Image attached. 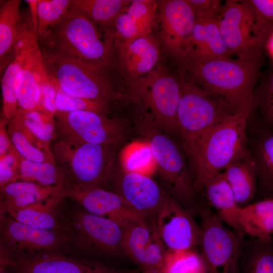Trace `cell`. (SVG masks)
Here are the masks:
<instances>
[{
	"label": "cell",
	"mask_w": 273,
	"mask_h": 273,
	"mask_svg": "<svg viewBox=\"0 0 273 273\" xmlns=\"http://www.w3.org/2000/svg\"><path fill=\"white\" fill-rule=\"evenodd\" d=\"M38 38L30 16L22 19L16 43L22 56L17 99L19 108L26 110L38 109L39 82L47 74Z\"/></svg>",
	"instance_id": "obj_14"
},
{
	"label": "cell",
	"mask_w": 273,
	"mask_h": 273,
	"mask_svg": "<svg viewBox=\"0 0 273 273\" xmlns=\"http://www.w3.org/2000/svg\"><path fill=\"white\" fill-rule=\"evenodd\" d=\"M14 117L36 139L51 147L56 132L54 114L39 109L26 110L19 108Z\"/></svg>",
	"instance_id": "obj_34"
},
{
	"label": "cell",
	"mask_w": 273,
	"mask_h": 273,
	"mask_svg": "<svg viewBox=\"0 0 273 273\" xmlns=\"http://www.w3.org/2000/svg\"><path fill=\"white\" fill-rule=\"evenodd\" d=\"M21 58L20 49L16 44L14 58L6 67L1 79L3 117L8 121L15 116L19 108L17 87L20 78Z\"/></svg>",
	"instance_id": "obj_35"
},
{
	"label": "cell",
	"mask_w": 273,
	"mask_h": 273,
	"mask_svg": "<svg viewBox=\"0 0 273 273\" xmlns=\"http://www.w3.org/2000/svg\"><path fill=\"white\" fill-rule=\"evenodd\" d=\"M65 184L47 187L17 180L1 187L0 208L5 211L23 208L61 193Z\"/></svg>",
	"instance_id": "obj_28"
},
{
	"label": "cell",
	"mask_w": 273,
	"mask_h": 273,
	"mask_svg": "<svg viewBox=\"0 0 273 273\" xmlns=\"http://www.w3.org/2000/svg\"><path fill=\"white\" fill-rule=\"evenodd\" d=\"M0 264L9 260L68 247L64 233L37 228L13 219L0 210Z\"/></svg>",
	"instance_id": "obj_12"
},
{
	"label": "cell",
	"mask_w": 273,
	"mask_h": 273,
	"mask_svg": "<svg viewBox=\"0 0 273 273\" xmlns=\"http://www.w3.org/2000/svg\"><path fill=\"white\" fill-rule=\"evenodd\" d=\"M30 9V16L35 28L37 29V6L39 0H26Z\"/></svg>",
	"instance_id": "obj_47"
},
{
	"label": "cell",
	"mask_w": 273,
	"mask_h": 273,
	"mask_svg": "<svg viewBox=\"0 0 273 273\" xmlns=\"http://www.w3.org/2000/svg\"><path fill=\"white\" fill-rule=\"evenodd\" d=\"M157 18L165 49L184 60L196 20L193 8L187 0L159 1Z\"/></svg>",
	"instance_id": "obj_19"
},
{
	"label": "cell",
	"mask_w": 273,
	"mask_h": 273,
	"mask_svg": "<svg viewBox=\"0 0 273 273\" xmlns=\"http://www.w3.org/2000/svg\"><path fill=\"white\" fill-rule=\"evenodd\" d=\"M22 157L12 146L9 152L0 158V186L17 181Z\"/></svg>",
	"instance_id": "obj_42"
},
{
	"label": "cell",
	"mask_w": 273,
	"mask_h": 273,
	"mask_svg": "<svg viewBox=\"0 0 273 273\" xmlns=\"http://www.w3.org/2000/svg\"><path fill=\"white\" fill-rule=\"evenodd\" d=\"M254 107L259 110L263 124L273 130V73L253 94Z\"/></svg>",
	"instance_id": "obj_41"
},
{
	"label": "cell",
	"mask_w": 273,
	"mask_h": 273,
	"mask_svg": "<svg viewBox=\"0 0 273 273\" xmlns=\"http://www.w3.org/2000/svg\"><path fill=\"white\" fill-rule=\"evenodd\" d=\"M240 273H273V236L264 239L244 238Z\"/></svg>",
	"instance_id": "obj_31"
},
{
	"label": "cell",
	"mask_w": 273,
	"mask_h": 273,
	"mask_svg": "<svg viewBox=\"0 0 273 273\" xmlns=\"http://www.w3.org/2000/svg\"><path fill=\"white\" fill-rule=\"evenodd\" d=\"M193 8L196 18L218 20L223 6L219 0H187Z\"/></svg>",
	"instance_id": "obj_44"
},
{
	"label": "cell",
	"mask_w": 273,
	"mask_h": 273,
	"mask_svg": "<svg viewBox=\"0 0 273 273\" xmlns=\"http://www.w3.org/2000/svg\"><path fill=\"white\" fill-rule=\"evenodd\" d=\"M114 48L119 68L129 82L152 72L160 57L159 42L151 33L127 41L115 39Z\"/></svg>",
	"instance_id": "obj_21"
},
{
	"label": "cell",
	"mask_w": 273,
	"mask_h": 273,
	"mask_svg": "<svg viewBox=\"0 0 273 273\" xmlns=\"http://www.w3.org/2000/svg\"><path fill=\"white\" fill-rule=\"evenodd\" d=\"M218 21L230 54L243 59L262 62L263 49L272 31L244 1L227 0Z\"/></svg>",
	"instance_id": "obj_9"
},
{
	"label": "cell",
	"mask_w": 273,
	"mask_h": 273,
	"mask_svg": "<svg viewBox=\"0 0 273 273\" xmlns=\"http://www.w3.org/2000/svg\"><path fill=\"white\" fill-rule=\"evenodd\" d=\"M130 2L127 0H72L71 8L106 31Z\"/></svg>",
	"instance_id": "obj_33"
},
{
	"label": "cell",
	"mask_w": 273,
	"mask_h": 273,
	"mask_svg": "<svg viewBox=\"0 0 273 273\" xmlns=\"http://www.w3.org/2000/svg\"><path fill=\"white\" fill-rule=\"evenodd\" d=\"M40 50L76 57L113 68L114 42L97 26L71 7L57 24L38 38Z\"/></svg>",
	"instance_id": "obj_3"
},
{
	"label": "cell",
	"mask_w": 273,
	"mask_h": 273,
	"mask_svg": "<svg viewBox=\"0 0 273 273\" xmlns=\"http://www.w3.org/2000/svg\"><path fill=\"white\" fill-rule=\"evenodd\" d=\"M62 223L68 246L84 253L117 256L123 252V228L117 223L91 213L77 205L61 208Z\"/></svg>",
	"instance_id": "obj_7"
},
{
	"label": "cell",
	"mask_w": 273,
	"mask_h": 273,
	"mask_svg": "<svg viewBox=\"0 0 273 273\" xmlns=\"http://www.w3.org/2000/svg\"><path fill=\"white\" fill-rule=\"evenodd\" d=\"M195 212L169 196L156 220L157 230L167 250L199 247L201 230L194 218Z\"/></svg>",
	"instance_id": "obj_18"
},
{
	"label": "cell",
	"mask_w": 273,
	"mask_h": 273,
	"mask_svg": "<svg viewBox=\"0 0 273 273\" xmlns=\"http://www.w3.org/2000/svg\"><path fill=\"white\" fill-rule=\"evenodd\" d=\"M158 1H130L105 33L121 41L151 33L158 15Z\"/></svg>",
	"instance_id": "obj_22"
},
{
	"label": "cell",
	"mask_w": 273,
	"mask_h": 273,
	"mask_svg": "<svg viewBox=\"0 0 273 273\" xmlns=\"http://www.w3.org/2000/svg\"><path fill=\"white\" fill-rule=\"evenodd\" d=\"M9 121L3 117L0 122V158L3 157L10 150L12 144L9 137L7 124Z\"/></svg>",
	"instance_id": "obj_46"
},
{
	"label": "cell",
	"mask_w": 273,
	"mask_h": 273,
	"mask_svg": "<svg viewBox=\"0 0 273 273\" xmlns=\"http://www.w3.org/2000/svg\"><path fill=\"white\" fill-rule=\"evenodd\" d=\"M245 3L271 31L273 30V0H245Z\"/></svg>",
	"instance_id": "obj_45"
},
{
	"label": "cell",
	"mask_w": 273,
	"mask_h": 273,
	"mask_svg": "<svg viewBox=\"0 0 273 273\" xmlns=\"http://www.w3.org/2000/svg\"><path fill=\"white\" fill-rule=\"evenodd\" d=\"M0 273H10L5 268L0 267Z\"/></svg>",
	"instance_id": "obj_49"
},
{
	"label": "cell",
	"mask_w": 273,
	"mask_h": 273,
	"mask_svg": "<svg viewBox=\"0 0 273 273\" xmlns=\"http://www.w3.org/2000/svg\"><path fill=\"white\" fill-rule=\"evenodd\" d=\"M129 96L146 109L165 131L179 133L177 120L181 84L171 75L156 70L129 82Z\"/></svg>",
	"instance_id": "obj_11"
},
{
	"label": "cell",
	"mask_w": 273,
	"mask_h": 273,
	"mask_svg": "<svg viewBox=\"0 0 273 273\" xmlns=\"http://www.w3.org/2000/svg\"><path fill=\"white\" fill-rule=\"evenodd\" d=\"M251 143L257 183L258 200L273 199V130L263 123L255 127Z\"/></svg>",
	"instance_id": "obj_24"
},
{
	"label": "cell",
	"mask_w": 273,
	"mask_h": 273,
	"mask_svg": "<svg viewBox=\"0 0 273 273\" xmlns=\"http://www.w3.org/2000/svg\"><path fill=\"white\" fill-rule=\"evenodd\" d=\"M41 50L47 73L52 82L66 93L110 104L119 96L109 68L86 60Z\"/></svg>",
	"instance_id": "obj_4"
},
{
	"label": "cell",
	"mask_w": 273,
	"mask_h": 273,
	"mask_svg": "<svg viewBox=\"0 0 273 273\" xmlns=\"http://www.w3.org/2000/svg\"><path fill=\"white\" fill-rule=\"evenodd\" d=\"M17 180H26L47 187H56L65 184L62 174L52 162H36L22 158Z\"/></svg>",
	"instance_id": "obj_36"
},
{
	"label": "cell",
	"mask_w": 273,
	"mask_h": 273,
	"mask_svg": "<svg viewBox=\"0 0 273 273\" xmlns=\"http://www.w3.org/2000/svg\"><path fill=\"white\" fill-rule=\"evenodd\" d=\"M122 171L149 176L156 164L149 145L146 142L131 144L121 153Z\"/></svg>",
	"instance_id": "obj_38"
},
{
	"label": "cell",
	"mask_w": 273,
	"mask_h": 273,
	"mask_svg": "<svg viewBox=\"0 0 273 273\" xmlns=\"http://www.w3.org/2000/svg\"><path fill=\"white\" fill-rule=\"evenodd\" d=\"M239 222L245 235L258 239L273 236V199H264L241 207Z\"/></svg>",
	"instance_id": "obj_30"
},
{
	"label": "cell",
	"mask_w": 273,
	"mask_h": 273,
	"mask_svg": "<svg viewBox=\"0 0 273 273\" xmlns=\"http://www.w3.org/2000/svg\"><path fill=\"white\" fill-rule=\"evenodd\" d=\"M0 266L10 273H141L139 267L119 269L97 261L71 258L61 251L12 259Z\"/></svg>",
	"instance_id": "obj_15"
},
{
	"label": "cell",
	"mask_w": 273,
	"mask_h": 273,
	"mask_svg": "<svg viewBox=\"0 0 273 273\" xmlns=\"http://www.w3.org/2000/svg\"><path fill=\"white\" fill-rule=\"evenodd\" d=\"M7 130L13 146L23 158L36 162L56 163L51 147L36 139L14 117L8 121Z\"/></svg>",
	"instance_id": "obj_32"
},
{
	"label": "cell",
	"mask_w": 273,
	"mask_h": 273,
	"mask_svg": "<svg viewBox=\"0 0 273 273\" xmlns=\"http://www.w3.org/2000/svg\"><path fill=\"white\" fill-rule=\"evenodd\" d=\"M253 107V96L202 139L183 149L194 172L196 193L248 149L247 122Z\"/></svg>",
	"instance_id": "obj_1"
},
{
	"label": "cell",
	"mask_w": 273,
	"mask_h": 273,
	"mask_svg": "<svg viewBox=\"0 0 273 273\" xmlns=\"http://www.w3.org/2000/svg\"><path fill=\"white\" fill-rule=\"evenodd\" d=\"M185 63L191 76L201 88L237 110L253 96L261 62L219 58Z\"/></svg>",
	"instance_id": "obj_5"
},
{
	"label": "cell",
	"mask_w": 273,
	"mask_h": 273,
	"mask_svg": "<svg viewBox=\"0 0 273 273\" xmlns=\"http://www.w3.org/2000/svg\"><path fill=\"white\" fill-rule=\"evenodd\" d=\"M116 148L60 138L51 144L52 153L65 185L104 189L114 174Z\"/></svg>",
	"instance_id": "obj_6"
},
{
	"label": "cell",
	"mask_w": 273,
	"mask_h": 273,
	"mask_svg": "<svg viewBox=\"0 0 273 273\" xmlns=\"http://www.w3.org/2000/svg\"><path fill=\"white\" fill-rule=\"evenodd\" d=\"M64 198L61 192L23 208L4 211L20 222L37 228L64 233L60 206Z\"/></svg>",
	"instance_id": "obj_27"
},
{
	"label": "cell",
	"mask_w": 273,
	"mask_h": 273,
	"mask_svg": "<svg viewBox=\"0 0 273 273\" xmlns=\"http://www.w3.org/2000/svg\"><path fill=\"white\" fill-rule=\"evenodd\" d=\"M134 106L136 129L149 145L169 194L185 208L195 211L196 193L184 153L146 109Z\"/></svg>",
	"instance_id": "obj_2"
},
{
	"label": "cell",
	"mask_w": 273,
	"mask_h": 273,
	"mask_svg": "<svg viewBox=\"0 0 273 273\" xmlns=\"http://www.w3.org/2000/svg\"><path fill=\"white\" fill-rule=\"evenodd\" d=\"M201 236L199 248L206 273H240L245 234L226 227L208 205L198 204Z\"/></svg>",
	"instance_id": "obj_10"
},
{
	"label": "cell",
	"mask_w": 273,
	"mask_h": 273,
	"mask_svg": "<svg viewBox=\"0 0 273 273\" xmlns=\"http://www.w3.org/2000/svg\"><path fill=\"white\" fill-rule=\"evenodd\" d=\"M123 228V252L138 266L141 273H162L166 250L156 220L146 218Z\"/></svg>",
	"instance_id": "obj_16"
},
{
	"label": "cell",
	"mask_w": 273,
	"mask_h": 273,
	"mask_svg": "<svg viewBox=\"0 0 273 273\" xmlns=\"http://www.w3.org/2000/svg\"><path fill=\"white\" fill-rule=\"evenodd\" d=\"M72 3V0H39L37 6L38 38L65 16Z\"/></svg>",
	"instance_id": "obj_39"
},
{
	"label": "cell",
	"mask_w": 273,
	"mask_h": 273,
	"mask_svg": "<svg viewBox=\"0 0 273 273\" xmlns=\"http://www.w3.org/2000/svg\"><path fill=\"white\" fill-rule=\"evenodd\" d=\"M177 120L183 148L202 139L237 110L192 82H180Z\"/></svg>",
	"instance_id": "obj_8"
},
{
	"label": "cell",
	"mask_w": 273,
	"mask_h": 273,
	"mask_svg": "<svg viewBox=\"0 0 273 273\" xmlns=\"http://www.w3.org/2000/svg\"><path fill=\"white\" fill-rule=\"evenodd\" d=\"M115 192L131 208L147 218L156 220L170 195L150 176L122 170L114 174Z\"/></svg>",
	"instance_id": "obj_20"
},
{
	"label": "cell",
	"mask_w": 273,
	"mask_h": 273,
	"mask_svg": "<svg viewBox=\"0 0 273 273\" xmlns=\"http://www.w3.org/2000/svg\"><path fill=\"white\" fill-rule=\"evenodd\" d=\"M54 116L60 139L117 147L125 136V126L116 118L88 111H57Z\"/></svg>",
	"instance_id": "obj_13"
},
{
	"label": "cell",
	"mask_w": 273,
	"mask_h": 273,
	"mask_svg": "<svg viewBox=\"0 0 273 273\" xmlns=\"http://www.w3.org/2000/svg\"><path fill=\"white\" fill-rule=\"evenodd\" d=\"M222 172L239 206L251 203L256 195L257 183L255 163L249 149L229 164Z\"/></svg>",
	"instance_id": "obj_26"
},
{
	"label": "cell",
	"mask_w": 273,
	"mask_h": 273,
	"mask_svg": "<svg viewBox=\"0 0 273 273\" xmlns=\"http://www.w3.org/2000/svg\"><path fill=\"white\" fill-rule=\"evenodd\" d=\"M54 85L56 88V107L57 111H88L105 115L109 112L110 106L108 105L98 101L70 95L58 86Z\"/></svg>",
	"instance_id": "obj_40"
},
{
	"label": "cell",
	"mask_w": 273,
	"mask_h": 273,
	"mask_svg": "<svg viewBox=\"0 0 273 273\" xmlns=\"http://www.w3.org/2000/svg\"><path fill=\"white\" fill-rule=\"evenodd\" d=\"M203 190L208 205L215 210L220 219L232 230L244 233L239 222L241 207L222 171L210 178Z\"/></svg>",
	"instance_id": "obj_25"
},
{
	"label": "cell",
	"mask_w": 273,
	"mask_h": 273,
	"mask_svg": "<svg viewBox=\"0 0 273 273\" xmlns=\"http://www.w3.org/2000/svg\"><path fill=\"white\" fill-rule=\"evenodd\" d=\"M39 89L40 98L38 109L55 115L57 112L56 107V88L48 74L43 77L39 82Z\"/></svg>",
	"instance_id": "obj_43"
},
{
	"label": "cell",
	"mask_w": 273,
	"mask_h": 273,
	"mask_svg": "<svg viewBox=\"0 0 273 273\" xmlns=\"http://www.w3.org/2000/svg\"><path fill=\"white\" fill-rule=\"evenodd\" d=\"M61 193L87 211L109 219L122 227L147 218L129 207L115 192L104 188L66 185Z\"/></svg>",
	"instance_id": "obj_17"
},
{
	"label": "cell",
	"mask_w": 273,
	"mask_h": 273,
	"mask_svg": "<svg viewBox=\"0 0 273 273\" xmlns=\"http://www.w3.org/2000/svg\"><path fill=\"white\" fill-rule=\"evenodd\" d=\"M265 46L269 55L273 58V30L268 35L265 41Z\"/></svg>",
	"instance_id": "obj_48"
},
{
	"label": "cell",
	"mask_w": 273,
	"mask_h": 273,
	"mask_svg": "<svg viewBox=\"0 0 273 273\" xmlns=\"http://www.w3.org/2000/svg\"><path fill=\"white\" fill-rule=\"evenodd\" d=\"M230 54L221 35L218 20L196 18L184 60L185 62L229 58Z\"/></svg>",
	"instance_id": "obj_23"
},
{
	"label": "cell",
	"mask_w": 273,
	"mask_h": 273,
	"mask_svg": "<svg viewBox=\"0 0 273 273\" xmlns=\"http://www.w3.org/2000/svg\"><path fill=\"white\" fill-rule=\"evenodd\" d=\"M162 273H206L200 253L195 249L166 251Z\"/></svg>",
	"instance_id": "obj_37"
},
{
	"label": "cell",
	"mask_w": 273,
	"mask_h": 273,
	"mask_svg": "<svg viewBox=\"0 0 273 273\" xmlns=\"http://www.w3.org/2000/svg\"><path fill=\"white\" fill-rule=\"evenodd\" d=\"M20 0H9L0 9V69L3 73L15 57L22 19Z\"/></svg>",
	"instance_id": "obj_29"
}]
</instances>
